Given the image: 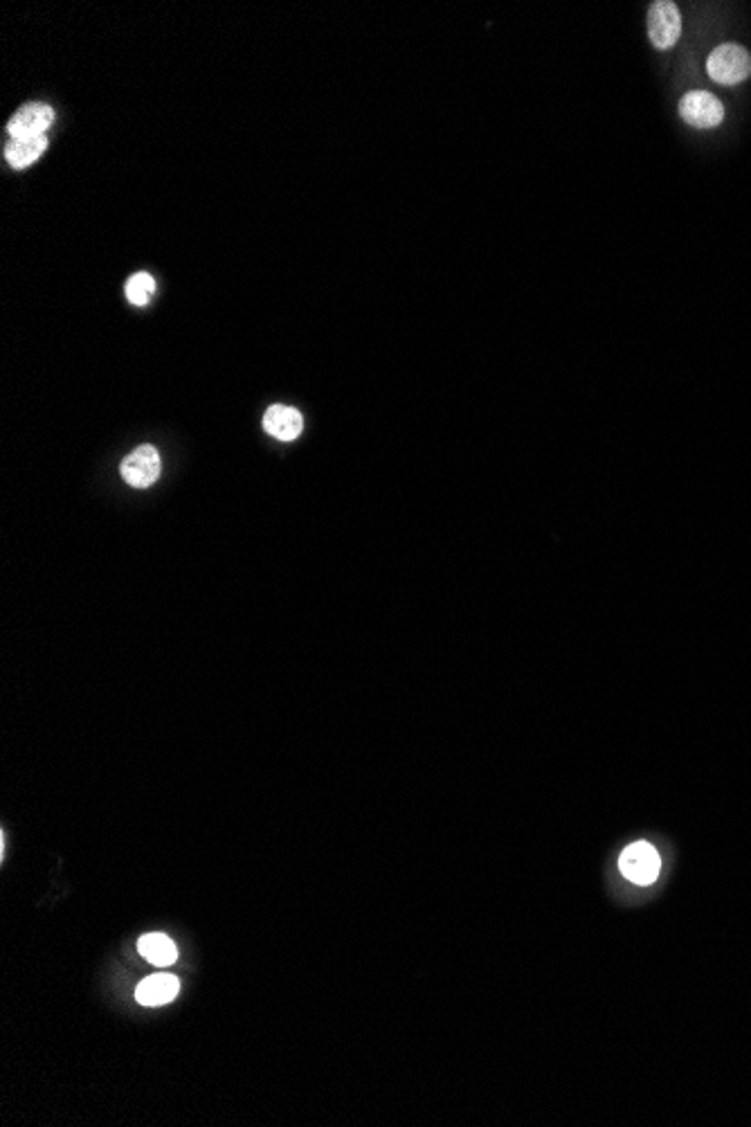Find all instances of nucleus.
<instances>
[{
    "label": "nucleus",
    "mask_w": 751,
    "mask_h": 1127,
    "mask_svg": "<svg viewBox=\"0 0 751 1127\" xmlns=\"http://www.w3.org/2000/svg\"><path fill=\"white\" fill-rule=\"evenodd\" d=\"M178 979L171 975H153L144 979L138 988V1002L144 1006L169 1004L178 995Z\"/></svg>",
    "instance_id": "8"
},
{
    "label": "nucleus",
    "mask_w": 751,
    "mask_h": 1127,
    "mask_svg": "<svg viewBox=\"0 0 751 1127\" xmlns=\"http://www.w3.org/2000/svg\"><path fill=\"white\" fill-rule=\"evenodd\" d=\"M140 954L147 961H151L153 966H169V963H174L178 957V950L176 945L171 943L169 936L165 934H147L142 936L140 943Z\"/></svg>",
    "instance_id": "10"
},
{
    "label": "nucleus",
    "mask_w": 751,
    "mask_h": 1127,
    "mask_svg": "<svg viewBox=\"0 0 751 1127\" xmlns=\"http://www.w3.org/2000/svg\"><path fill=\"white\" fill-rule=\"evenodd\" d=\"M707 72L716 84H740L751 75V54L738 43H722L709 54Z\"/></svg>",
    "instance_id": "1"
},
{
    "label": "nucleus",
    "mask_w": 751,
    "mask_h": 1127,
    "mask_svg": "<svg viewBox=\"0 0 751 1127\" xmlns=\"http://www.w3.org/2000/svg\"><path fill=\"white\" fill-rule=\"evenodd\" d=\"M619 869L623 878L630 880L632 885L648 887L657 880L659 871H662V858H659L657 849L650 842H635L630 844L619 858Z\"/></svg>",
    "instance_id": "2"
},
{
    "label": "nucleus",
    "mask_w": 751,
    "mask_h": 1127,
    "mask_svg": "<svg viewBox=\"0 0 751 1127\" xmlns=\"http://www.w3.org/2000/svg\"><path fill=\"white\" fill-rule=\"evenodd\" d=\"M680 115L695 129H716L725 120V106L707 90H691L680 102Z\"/></svg>",
    "instance_id": "4"
},
{
    "label": "nucleus",
    "mask_w": 751,
    "mask_h": 1127,
    "mask_svg": "<svg viewBox=\"0 0 751 1127\" xmlns=\"http://www.w3.org/2000/svg\"><path fill=\"white\" fill-rule=\"evenodd\" d=\"M153 293H156V279H153L149 273H135L131 275L129 282H126V300L135 306L147 304Z\"/></svg>",
    "instance_id": "11"
},
{
    "label": "nucleus",
    "mask_w": 751,
    "mask_h": 1127,
    "mask_svg": "<svg viewBox=\"0 0 751 1127\" xmlns=\"http://www.w3.org/2000/svg\"><path fill=\"white\" fill-rule=\"evenodd\" d=\"M52 120L54 111L48 104L30 102L12 115V120L7 122V133L12 135V140L39 138V135H45V131L50 129Z\"/></svg>",
    "instance_id": "6"
},
{
    "label": "nucleus",
    "mask_w": 751,
    "mask_h": 1127,
    "mask_svg": "<svg viewBox=\"0 0 751 1127\" xmlns=\"http://www.w3.org/2000/svg\"><path fill=\"white\" fill-rule=\"evenodd\" d=\"M264 428L268 435H273L275 439L293 441L302 435L304 419L295 408H288V405H273V408H268V412L264 414Z\"/></svg>",
    "instance_id": "7"
},
{
    "label": "nucleus",
    "mask_w": 751,
    "mask_h": 1127,
    "mask_svg": "<svg viewBox=\"0 0 751 1127\" xmlns=\"http://www.w3.org/2000/svg\"><path fill=\"white\" fill-rule=\"evenodd\" d=\"M162 471L160 455L153 446H140L133 453L124 457L120 466V473L126 484L135 486V489H149V486L158 480Z\"/></svg>",
    "instance_id": "5"
},
{
    "label": "nucleus",
    "mask_w": 751,
    "mask_h": 1127,
    "mask_svg": "<svg viewBox=\"0 0 751 1127\" xmlns=\"http://www.w3.org/2000/svg\"><path fill=\"white\" fill-rule=\"evenodd\" d=\"M648 36L657 50H671L682 36V14L671 0H657L648 9Z\"/></svg>",
    "instance_id": "3"
},
{
    "label": "nucleus",
    "mask_w": 751,
    "mask_h": 1127,
    "mask_svg": "<svg viewBox=\"0 0 751 1127\" xmlns=\"http://www.w3.org/2000/svg\"><path fill=\"white\" fill-rule=\"evenodd\" d=\"M45 147H48V138H45V135H39V138L12 140L5 147V158L14 169H23L30 167L34 160H39L43 156Z\"/></svg>",
    "instance_id": "9"
}]
</instances>
